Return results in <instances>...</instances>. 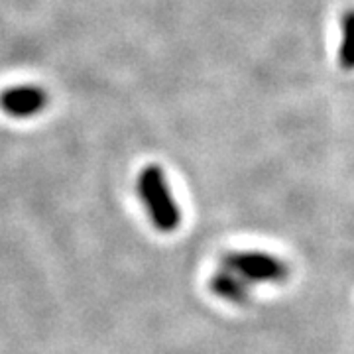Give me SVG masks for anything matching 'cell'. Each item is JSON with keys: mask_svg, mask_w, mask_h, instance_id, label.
<instances>
[{"mask_svg": "<svg viewBox=\"0 0 354 354\" xmlns=\"http://www.w3.org/2000/svg\"><path fill=\"white\" fill-rule=\"evenodd\" d=\"M138 193L152 225L160 232H174L181 225V213L160 165H146L138 176Z\"/></svg>", "mask_w": 354, "mask_h": 354, "instance_id": "1", "label": "cell"}, {"mask_svg": "<svg viewBox=\"0 0 354 354\" xmlns=\"http://www.w3.org/2000/svg\"><path fill=\"white\" fill-rule=\"evenodd\" d=\"M221 268L239 274L248 283H281L290 278V266L281 258L258 250H234L221 260Z\"/></svg>", "mask_w": 354, "mask_h": 354, "instance_id": "2", "label": "cell"}, {"mask_svg": "<svg viewBox=\"0 0 354 354\" xmlns=\"http://www.w3.org/2000/svg\"><path fill=\"white\" fill-rule=\"evenodd\" d=\"M48 106V93L36 85H16L0 93V109L14 118L36 116Z\"/></svg>", "mask_w": 354, "mask_h": 354, "instance_id": "3", "label": "cell"}, {"mask_svg": "<svg viewBox=\"0 0 354 354\" xmlns=\"http://www.w3.org/2000/svg\"><path fill=\"white\" fill-rule=\"evenodd\" d=\"M209 290L228 304L244 305L250 301V283L227 268H221L209 278Z\"/></svg>", "mask_w": 354, "mask_h": 354, "instance_id": "4", "label": "cell"}, {"mask_svg": "<svg viewBox=\"0 0 354 354\" xmlns=\"http://www.w3.org/2000/svg\"><path fill=\"white\" fill-rule=\"evenodd\" d=\"M342 36L339 48V65L344 71L354 69V8L342 16Z\"/></svg>", "mask_w": 354, "mask_h": 354, "instance_id": "5", "label": "cell"}]
</instances>
